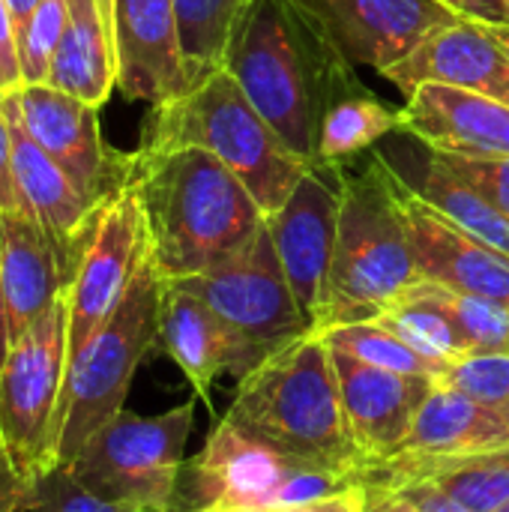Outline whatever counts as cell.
<instances>
[{
    "label": "cell",
    "mask_w": 509,
    "mask_h": 512,
    "mask_svg": "<svg viewBox=\"0 0 509 512\" xmlns=\"http://www.w3.org/2000/svg\"><path fill=\"white\" fill-rule=\"evenodd\" d=\"M66 369L69 312L63 294L39 321L12 339L0 369V444L24 492L57 465Z\"/></svg>",
    "instance_id": "obj_8"
},
{
    "label": "cell",
    "mask_w": 509,
    "mask_h": 512,
    "mask_svg": "<svg viewBox=\"0 0 509 512\" xmlns=\"http://www.w3.org/2000/svg\"><path fill=\"white\" fill-rule=\"evenodd\" d=\"M147 255V216L135 186L126 183L99 207L75 276L66 288L69 360L93 339V333L117 309Z\"/></svg>",
    "instance_id": "obj_11"
},
{
    "label": "cell",
    "mask_w": 509,
    "mask_h": 512,
    "mask_svg": "<svg viewBox=\"0 0 509 512\" xmlns=\"http://www.w3.org/2000/svg\"><path fill=\"white\" fill-rule=\"evenodd\" d=\"M21 498H24V489L15 480V474H12V468L6 462L3 444H0V504H9L12 510L21 512Z\"/></svg>",
    "instance_id": "obj_41"
},
{
    "label": "cell",
    "mask_w": 509,
    "mask_h": 512,
    "mask_svg": "<svg viewBox=\"0 0 509 512\" xmlns=\"http://www.w3.org/2000/svg\"><path fill=\"white\" fill-rule=\"evenodd\" d=\"M195 423V399L138 417L120 411L66 465L93 495L147 512H177L183 447Z\"/></svg>",
    "instance_id": "obj_9"
},
{
    "label": "cell",
    "mask_w": 509,
    "mask_h": 512,
    "mask_svg": "<svg viewBox=\"0 0 509 512\" xmlns=\"http://www.w3.org/2000/svg\"><path fill=\"white\" fill-rule=\"evenodd\" d=\"M252 0H174L186 90L225 69L228 42Z\"/></svg>",
    "instance_id": "obj_26"
},
{
    "label": "cell",
    "mask_w": 509,
    "mask_h": 512,
    "mask_svg": "<svg viewBox=\"0 0 509 512\" xmlns=\"http://www.w3.org/2000/svg\"><path fill=\"white\" fill-rule=\"evenodd\" d=\"M114 51L126 99L156 108L186 93L174 0H114Z\"/></svg>",
    "instance_id": "obj_19"
},
{
    "label": "cell",
    "mask_w": 509,
    "mask_h": 512,
    "mask_svg": "<svg viewBox=\"0 0 509 512\" xmlns=\"http://www.w3.org/2000/svg\"><path fill=\"white\" fill-rule=\"evenodd\" d=\"M438 384H447L509 417V351L504 354H471L453 363Z\"/></svg>",
    "instance_id": "obj_33"
},
{
    "label": "cell",
    "mask_w": 509,
    "mask_h": 512,
    "mask_svg": "<svg viewBox=\"0 0 509 512\" xmlns=\"http://www.w3.org/2000/svg\"><path fill=\"white\" fill-rule=\"evenodd\" d=\"M39 3H42V0H6L9 18H12V27H15V39H18V33L27 27L30 15L39 9Z\"/></svg>",
    "instance_id": "obj_42"
},
{
    "label": "cell",
    "mask_w": 509,
    "mask_h": 512,
    "mask_svg": "<svg viewBox=\"0 0 509 512\" xmlns=\"http://www.w3.org/2000/svg\"><path fill=\"white\" fill-rule=\"evenodd\" d=\"M504 3H507V9H509V0H504Z\"/></svg>",
    "instance_id": "obj_46"
},
{
    "label": "cell",
    "mask_w": 509,
    "mask_h": 512,
    "mask_svg": "<svg viewBox=\"0 0 509 512\" xmlns=\"http://www.w3.org/2000/svg\"><path fill=\"white\" fill-rule=\"evenodd\" d=\"M165 276L153 255L141 264L117 309L93 339L69 360L60 408L57 465H69L78 450L123 411L135 369L159 342Z\"/></svg>",
    "instance_id": "obj_6"
},
{
    "label": "cell",
    "mask_w": 509,
    "mask_h": 512,
    "mask_svg": "<svg viewBox=\"0 0 509 512\" xmlns=\"http://www.w3.org/2000/svg\"><path fill=\"white\" fill-rule=\"evenodd\" d=\"M264 512H366V486H351L339 495L312 501V504H297V507H279V510Z\"/></svg>",
    "instance_id": "obj_39"
},
{
    "label": "cell",
    "mask_w": 509,
    "mask_h": 512,
    "mask_svg": "<svg viewBox=\"0 0 509 512\" xmlns=\"http://www.w3.org/2000/svg\"><path fill=\"white\" fill-rule=\"evenodd\" d=\"M15 87H21L18 42H15V27H12L6 0H0V93H9Z\"/></svg>",
    "instance_id": "obj_35"
},
{
    "label": "cell",
    "mask_w": 509,
    "mask_h": 512,
    "mask_svg": "<svg viewBox=\"0 0 509 512\" xmlns=\"http://www.w3.org/2000/svg\"><path fill=\"white\" fill-rule=\"evenodd\" d=\"M159 345L189 378L195 396L207 405L216 378L237 375L240 381L261 360H267L261 351L234 336L201 297L168 279L159 315Z\"/></svg>",
    "instance_id": "obj_20"
},
{
    "label": "cell",
    "mask_w": 509,
    "mask_h": 512,
    "mask_svg": "<svg viewBox=\"0 0 509 512\" xmlns=\"http://www.w3.org/2000/svg\"><path fill=\"white\" fill-rule=\"evenodd\" d=\"M0 108L9 123L12 174L21 189V198L54 243L63 273L72 282L102 204H93L87 195L78 192V186L63 174V168L30 138V132L21 126L18 114L6 102H0Z\"/></svg>",
    "instance_id": "obj_18"
},
{
    "label": "cell",
    "mask_w": 509,
    "mask_h": 512,
    "mask_svg": "<svg viewBox=\"0 0 509 512\" xmlns=\"http://www.w3.org/2000/svg\"><path fill=\"white\" fill-rule=\"evenodd\" d=\"M333 165L339 171V228L315 333L375 321L420 282L402 213L405 180L378 153H369L354 171L345 162Z\"/></svg>",
    "instance_id": "obj_3"
},
{
    "label": "cell",
    "mask_w": 509,
    "mask_h": 512,
    "mask_svg": "<svg viewBox=\"0 0 509 512\" xmlns=\"http://www.w3.org/2000/svg\"><path fill=\"white\" fill-rule=\"evenodd\" d=\"M69 0H42L39 9L30 15L27 27L18 33V63H21V84H45L54 51L66 30Z\"/></svg>",
    "instance_id": "obj_31"
},
{
    "label": "cell",
    "mask_w": 509,
    "mask_h": 512,
    "mask_svg": "<svg viewBox=\"0 0 509 512\" xmlns=\"http://www.w3.org/2000/svg\"><path fill=\"white\" fill-rule=\"evenodd\" d=\"M90 105H102L117 87L114 30L105 21L99 0H69L66 30L54 51L48 81Z\"/></svg>",
    "instance_id": "obj_24"
},
{
    "label": "cell",
    "mask_w": 509,
    "mask_h": 512,
    "mask_svg": "<svg viewBox=\"0 0 509 512\" xmlns=\"http://www.w3.org/2000/svg\"><path fill=\"white\" fill-rule=\"evenodd\" d=\"M402 213L420 279L459 294L509 303V258L465 234L405 183Z\"/></svg>",
    "instance_id": "obj_16"
},
{
    "label": "cell",
    "mask_w": 509,
    "mask_h": 512,
    "mask_svg": "<svg viewBox=\"0 0 509 512\" xmlns=\"http://www.w3.org/2000/svg\"><path fill=\"white\" fill-rule=\"evenodd\" d=\"M375 321L381 327H387L390 333H396L405 345H411L435 369H441V378H444V372L453 363L471 357V348H468L459 324L453 321V315L441 303L435 285L426 282V279H420L417 285H411Z\"/></svg>",
    "instance_id": "obj_25"
},
{
    "label": "cell",
    "mask_w": 509,
    "mask_h": 512,
    "mask_svg": "<svg viewBox=\"0 0 509 512\" xmlns=\"http://www.w3.org/2000/svg\"><path fill=\"white\" fill-rule=\"evenodd\" d=\"M399 129L438 153L509 156V105L450 84L414 87Z\"/></svg>",
    "instance_id": "obj_21"
},
{
    "label": "cell",
    "mask_w": 509,
    "mask_h": 512,
    "mask_svg": "<svg viewBox=\"0 0 509 512\" xmlns=\"http://www.w3.org/2000/svg\"><path fill=\"white\" fill-rule=\"evenodd\" d=\"M336 39L354 66L387 72L432 33L462 21L444 0H297Z\"/></svg>",
    "instance_id": "obj_14"
},
{
    "label": "cell",
    "mask_w": 509,
    "mask_h": 512,
    "mask_svg": "<svg viewBox=\"0 0 509 512\" xmlns=\"http://www.w3.org/2000/svg\"><path fill=\"white\" fill-rule=\"evenodd\" d=\"M444 3L453 6L462 18L495 30L498 36L509 33V9L504 0H444Z\"/></svg>",
    "instance_id": "obj_37"
},
{
    "label": "cell",
    "mask_w": 509,
    "mask_h": 512,
    "mask_svg": "<svg viewBox=\"0 0 509 512\" xmlns=\"http://www.w3.org/2000/svg\"><path fill=\"white\" fill-rule=\"evenodd\" d=\"M177 147H201L225 162L249 186L267 216L282 210L303 174L312 168L285 147L228 69H219L183 96L153 108L141 150Z\"/></svg>",
    "instance_id": "obj_5"
},
{
    "label": "cell",
    "mask_w": 509,
    "mask_h": 512,
    "mask_svg": "<svg viewBox=\"0 0 509 512\" xmlns=\"http://www.w3.org/2000/svg\"><path fill=\"white\" fill-rule=\"evenodd\" d=\"M246 435L330 468H363L330 348L309 330L237 381L225 414Z\"/></svg>",
    "instance_id": "obj_4"
},
{
    "label": "cell",
    "mask_w": 509,
    "mask_h": 512,
    "mask_svg": "<svg viewBox=\"0 0 509 512\" xmlns=\"http://www.w3.org/2000/svg\"><path fill=\"white\" fill-rule=\"evenodd\" d=\"M171 282L201 297L234 336H240L264 357L312 330L288 285L267 222L255 240L231 261L207 273Z\"/></svg>",
    "instance_id": "obj_10"
},
{
    "label": "cell",
    "mask_w": 509,
    "mask_h": 512,
    "mask_svg": "<svg viewBox=\"0 0 509 512\" xmlns=\"http://www.w3.org/2000/svg\"><path fill=\"white\" fill-rule=\"evenodd\" d=\"M288 285L309 321L315 324L333 264L339 228V171L336 165L315 162L291 198L267 216Z\"/></svg>",
    "instance_id": "obj_13"
},
{
    "label": "cell",
    "mask_w": 509,
    "mask_h": 512,
    "mask_svg": "<svg viewBox=\"0 0 509 512\" xmlns=\"http://www.w3.org/2000/svg\"><path fill=\"white\" fill-rule=\"evenodd\" d=\"M12 336H9V318H6V291H3V270H0V369L9 357Z\"/></svg>",
    "instance_id": "obj_43"
},
{
    "label": "cell",
    "mask_w": 509,
    "mask_h": 512,
    "mask_svg": "<svg viewBox=\"0 0 509 512\" xmlns=\"http://www.w3.org/2000/svg\"><path fill=\"white\" fill-rule=\"evenodd\" d=\"M9 210H27L24 198H21V189L15 183V174H12V141H9V123H6V114L0 108V213H9ZM30 213V210H27Z\"/></svg>",
    "instance_id": "obj_36"
},
{
    "label": "cell",
    "mask_w": 509,
    "mask_h": 512,
    "mask_svg": "<svg viewBox=\"0 0 509 512\" xmlns=\"http://www.w3.org/2000/svg\"><path fill=\"white\" fill-rule=\"evenodd\" d=\"M417 195L432 204L441 216H447L453 225H459L465 234L477 237L480 243L504 252L509 258V219L492 207L471 183H465L453 168H447L435 153L429 159V168L420 180Z\"/></svg>",
    "instance_id": "obj_28"
},
{
    "label": "cell",
    "mask_w": 509,
    "mask_h": 512,
    "mask_svg": "<svg viewBox=\"0 0 509 512\" xmlns=\"http://www.w3.org/2000/svg\"><path fill=\"white\" fill-rule=\"evenodd\" d=\"M0 270L6 291L9 336L18 339L69 288L57 249L33 213H0Z\"/></svg>",
    "instance_id": "obj_22"
},
{
    "label": "cell",
    "mask_w": 509,
    "mask_h": 512,
    "mask_svg": "<svg viewBox=\"0 0 509 512\" xmlns=\"http://www.w3.org/2000/svg\"><path fill=\"white\" fill-rule=\"evenodd\" d=\"M402 126V111L381 102L369 87L336 99L318 126V162H348L372 150L381 138Z\"/></svg>",
    "instance_id": "obj_27"
},
{
    "label": "cell",
    "mask_w": 509,
    "mask_h": 512,
    "mask_svg": "<svg viewBox=\"0 0 509 512\" xmlns=\"http://www.w3.org/2000/svg\"><path fill=\"white\" fill-rule=\"evenodd\" d=\"M327 348L363 465L396 456L438 381L423 375L387 372L351 357L342 348Z\"/></svg>",
    "instance_id": "obj_15"
},
{
    "label": "cell",
    "mask_w": 509,
    "mask_h": 512,
    "mask_svg": "<svg viewBox=\"0 0 509 512\" xmlns=\"http://www.w3.org/2000/svg\"><path fill=\"white\" fill-rule=\"evenodd\" d=\"M366 512H420L408 498L384 486H366Z\"/></svg>",
    "instance_id": "obj_40"
},
{
    "label": "cell",
    "mask_w": 509,
    "mask_h": 512,
    "mask_svg": "<svg viewBox=\"0 0 509 512\" xmlns=\"http://www.w3.org/2000/svg\"><path fill=\"white\" fill-rule=\"evenodd\" d=\"M129 183L147 216L150 255L168 282L231 261L267 222L249 186L201 147L138 150Z\"/></svg>",
    "instance_id": "obj_2"
},
{
    "label": "cell",
    "mask_w": 509,
    "mask_h": 512,
    "mask_svg": "<svg viewBox=\"0 0 509 512\" xmlns=\"http://www.w3.org/2000/svg\"><path fill=\"white\" fill-rule=\"evenodd\" d=\"M384 489L399 492L402 498H408L420 512H471L465 510V507H459L444 492H438L435 486H426V483H402V486H384Z\"/></svg>",
    "instance_id": "obj_38"
},
{
    "label": "cell",
    "mask_w": 509,
    "mask_h": 512,
    "mask_svg": "<svg viewBox=\"0 0 509 512\" xmlns=\"http://www.w3.org/2000/svg\"><path fill=\"white\" fill-rule=\"evenodd\" d=\"M432 153L509 219V156H459L438 150Z\"/></svg>",
    "instance_id": "obj_34"
},
{
    "label": "cell",
    "mask_w": 509,
    "mask_h": 512,
    "mask_svg": "<svg viewBox=\"0 0 509 512\" xmlns=\"http://www.w3.org/2000/svg\"><path fill=\"white\" fill-rule=\"evenodd\" d=\"M495 450H509L507 414L447 384H435L399 453L474 456V453H495Z\"/></svg>",
    "instance_id": "obj_23"
},
{
    "label": "cell",
    "mask_w": 509,
    "mask_h": 512,
    "mask_svg": "<svg viewBox=\"0 0 509 512\" xmlns=\"http://www.w3.org/2000/svg\"><path fill=\"white\" fill-rule=\"evenodd\" d=\"M189 510L264 512L312 504L363 486L360 468H330L264 444L228 417L216 423L204 450L183 468Z\"/></svg>",
    "instance_id": "obj_7"
},
{
    "label": "cell",
    "mask_w": 509,
    "mask_h": 512,
    "mask_svg": "<svg viewBox=\"0 0 509 512\" xmlns=\"http://www.w3.org/2000/svg\"><path fill=\"white\" fill-rule=\"evenodd\" d=\"M435 291L447 306V312L453 315V321L459 324L471 354L509 351V303L477 297V294H459L441 285H435Z\"/></svg>",
    "instance_id": "obj_30"
},
{
    "label": "cell",
    "mask_w": 509,
    "mask_h": 512,
    "mask_svg": "<svg viewBox=\"0 0 509 512\" xmlns=\"http://www.w3.org/2000/svg\"><path fill=\"white\" fill-rule=\"evenodd\" d=\"M225 69L252 108L309 165L324 111L363 90L330 30L297 0H252L228 42Z\"/></svg>",
    "instance_id": "obj_1"
},
{
    "label": "cell",
    "mask_w": 509,
    "mask_h": 512,
    "mask_svg": "<svg viewBox=\"0 0 509 512\" xmlns=\"http://www.w3.org/2000/svg\"><path fill=\"white\" fill-rule=\"evenodd\" d=\"M0 512H15V510H12L9 504H0Z\"/></svg>",
    "instance_id": "obj_44"
},
{
    "label": "cell",
    "mask_w": 509,
    "mask_h": 512,
    "mask_svg": "<svg viewBox=\"0 0 509 512\" xmlns=\"http://www.w3.org/2000/svg\"><path fill=\"white\" fill-rule=\"evenodd\" d=\"M30 138L63 168V174L93 204H105L129 183L132 153L108 150L99 132L96 105L51 84H21L0 93Z\"/></svg>",
    "instance_id": "obj_12"
},
{
    "label": "cell",
    "mask_w": 509,
    "mask_h": 512,
    "mask_svg": "<svg viewBox=\"0 0 509 512\" xmlns=\"http://www.w3.org/2000/svg\"><path fill=\"white\" fill-rule=\"evenodd\" d=\"M405 96L420 84H450L509 105V45L477 21H456L432 33L384 72Z\"/></svg>",
    "instance_id": "obj_17"
},
{
    "label": "cell",
    "mask_w": 509,
    "mask_h": 512,
    "mask_svg": "<svg viewBox=\"0 0 509 512\" xmlns=\"http://www.w3.org/2000/svg\"><path fill=\"white\" fill-rule=\"evenodd\" d=\"M327 345L348 351L351 357L402 375H423L441 381V369H435L429 360H423L411 345H405L396 333L381 327L378 321H360V324H342L321 333Z\"/></svg>",
    "instance_id": "obj_29"
},
{
    "label": "cell",
    "mask_w": 509,
    "mask_h": 512,
    "mask_svg": "<svg viewBox=\"0 0 509 512\" xmlns=\"http://www.w3.org/2000/svg\"><path fill=\"white\" fill-rule=\"evenodd\" d=\"M498 512H509V501H507V504H504V507H501V510H498Z\"/></svg>",
    "instance_id": "obj_45"
},
{
    "label": "cell",
    "mask_w": 509,
    "mask_h": 512,
    "mask_svg": "<svg viewBox=\"0 0 509 512\" xmlns=\"http://www.w3.org/2000/svg\"><path fill=\"white\" fill-rule=\"evenodd\" d=\"M21 512H147L105 501L84 489L66 465H54L21 498Z\"/></svg>",
    "instance_id": "obj_32"
}]
</instances>
